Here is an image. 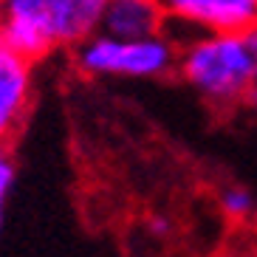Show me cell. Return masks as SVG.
<instances>
[{
	"instance_id": "8",
	"label": "cell",
	"mask_w": 257,
	"mask_h": 257,
	"mask_svg": "<svg viewBox=\"0 0 257 257\" xmlns=\"http://www.w3.org/2000/svg\"><path fill=\"white\" fill-rule=\"evenodd\" d=\"M17 181V167L12 161L9 153H0V237H3V223H6V206H9V195L12 187Z\"/></svg>"
},
{
	"instance_id": "5",
	"label": "cell",
	"mask_w": 257,
	"mask_h": 257,
	"mask_svg": "<svg viewBox=\"0 0 257 257\" xmlns=\"http://www.w3.org/2000/svg\"><path fill=\"white\" fill-rule=\"evenodd\" d=\"M34 93V74L31 62L17 57L0 43V153L17 136Z\"/></svg>"
},
{
	"instance_id": "11",
	"label": "cell",
	"mask_w": 257,
	"mask_h": 257,
	"mask_svg": "<svg viewBox=\"0 0 257 257\" xmlns=\"http://www.w3.org/2000/svg\"><path fill=\"white\" fill-rule=\"evenodd\" d=\"M243 37H246V46H249L251 60H254V68H257V26H254V29H249Z\"/></svg>"
},
{
	"instance_id": "3",
	"label": "cell",
	"mask_w": 257,
	"mask_h": 257,
	"mask_svg": "<svg viewBox=\"0 0 257 257\" xmlns=\"http://www.w3.org/2000/svg\"><path fill=\"white\" fill-rule=\"evenodd\" d=\"M0 43L37 62L68 46V0H0Z\"/></svg>"
},
{
	"instance_id": "4",
	"label": "cell",
	"mask_w": 257,
	"mask_h": 257,
	"mask_svg": "<svg viewBox=\"0 0 257 257\" xmlns=\"http://www.w3.org/2000/svg\"><path fill=\"white\" fill-rule=\"evenodd\" d=\"M167 29H181V43L195 34H246L257 26V0H159ZM164 29V31H167Z\"/></svg>"
},
{
	"instance_id": "2",
	"label": "cell",
	"mask_w": 257,
	"mask_h": 257,
	"mask_svg": "<svg viewBox=\"0 0 257 257\" xmlns=\"http://www.w3.org/2000/svg\"><path fill=\"white\" fill-rule=\"evenodd\" d=\"M74 65L91 79H164L178 65V43L167 31L147 40L93 34L74 48Z\"/></svg>"
},
{
	"instance_id": "9",
	"label": "cell",
	"mask_w": 257,
	"mask_h": 257,
	"mask_svg": "<svg viewBox=\"0 0 257 257\" xmlns=\"http://www.w3.org/2000/svg\"><path fill=\"white\" fill-rule=\"evenodd\" d=\"M147 226H150V232L156 234V237H167V234L173 232V220L164 218V215H153Z\"/></svg>"
},
{
	"instance_id": "1",
	"label": "cell",
	"mask_w": 257,
	"mask_h": 257,
	"mask_svg": "<svg viewBox=\"0 0 257 257\" xmlns=\"http://www.w3.org/2000/svg\"><path fill=\"white\" fill-rule=\"evenodd\" d=\"M175 74L215 110L246 105L254 60L243 34H195L178 43Z\"/></svg>"
},
{
	"instance_id": "10",
	"label": "cell",
	"mask_w": 257,
	"mask_h": 257,
	"mask_svg": "<svg viewBox=\"0 0 257 257\" xmlns=\"http://www.w3.org/2000/svg\"><path fill=\"white\" fill-rule=\"evenodd\" d=\"M246 107H251V110L257 113V68H254V76H251L249 93H246Z\"/></svg>"
},
{
	"instance_id": "7",
	"label": "cell",
	"mask_w": 257,
	"mask_h": 257,
	"mask_svg": "<svg viewBox=\"0 0 257 257\" xmlns=\"http://www.w3.org/2000/svg\"><path fill=\"white\" fill-rule=\"evenodd\" d=\"M218 204H220V212H223L226 218H232V220H246V218H251L254 209H257L254 195H251V189H246V187L220 189Z\"/></svg>"
},
{
	"instance_id": "6",
	"label": "cell",
	"mask_w": 257,
	"mask_h": 257,
	"mask_svg": "<svg viewBox=\"0 0 257 257\" xmlns=\"http://www.w3.org/2000/svg\"><path fill=\"white\" fill-rule=\"evenodd\" d=\"M167 17L159 0H110L99 34L116 40H147L164 34Z\"/></svg>"
}]
</instances>
